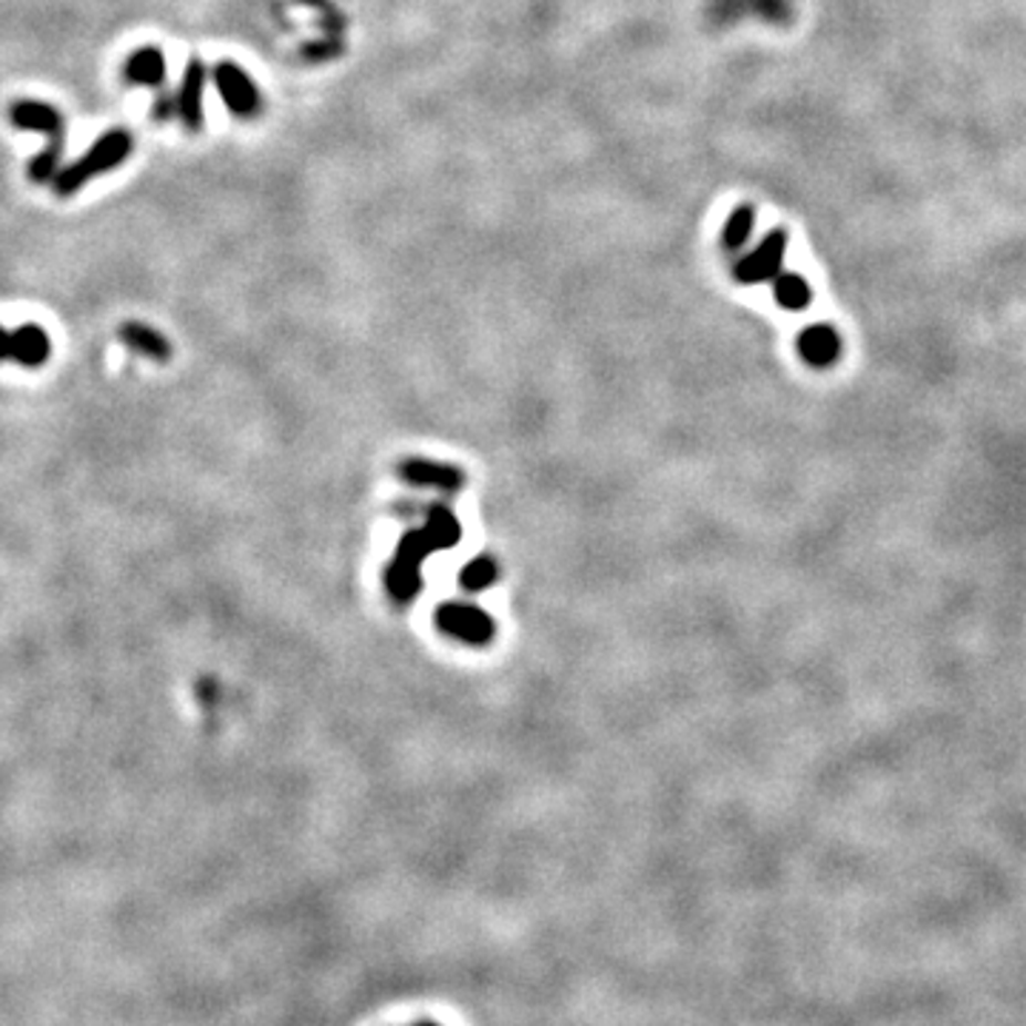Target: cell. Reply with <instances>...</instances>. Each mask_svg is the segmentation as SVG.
I'll use <instances>...</instances> for the list:
<instances>
[{"mask_svg":"<svg viewBox=\"0 0 1026 1026\" xmlns=\"http://www.w3.org/2000/svg\"><path fill=\"white\" fill-rule=\"evenodd\" d=\"M417 1026H437V1024H431V1020H422V1024H417Z\"/></svg>","mask_w":1026,"mask_h":1026,"instance_id":"obj_23","label":"cell"},{"mask_svg":"<svg viewBox=\"0 0 1026 1026\" xmlns=\"http://www.w3.org/2000/svg\"><path fill=\"white\" fill-rule=\"evenodd\" d=\"M753 226H756V209L750 203H742L727 217V223H724L722 231V243L727 245V249H742L750 240V234H753Z\"/></svg>","mask_w":1026,"mask_h":1026,"instance_id":"obj_15","label":"cell"},{"mask_svg":"<svg viewBox=\"0 0 1026 1026\" xmlns=\"http://www.w3.org/2000/svg\"><path fill=\"white\" fill-rule=\"evenodd\" d=\"M61 151H63V137H49L46 146L32 163H29V177L34 182H52L61 171Z\"/></svg>","mask_w":1026,"mask_h":1026,"instance_id":"obj_16","label":"cell"},{"mask_svg":"<svg viewBox=\"0 0 1026 1026\" xmlns=\"http://www.w3.org/2000/svg\"><path fill=\"white\" fill-rule=\"evenodd\" d=\"M52 354V339L38 325H23L18 332H9V359L21 368H41Z\"/></svg>","mask_w":1026,"mask_h":1026,"instance_id":"obj_8","label":"cell"},{"mask_svg":"<svg viewBox=\"0 0 1026 1026\" xmlns=\"http://www.w3.org/2000/svg\"><path fill=\"white\" fill-rule=\"evenodd\" d=\"M214 83H217L220 97H223V103L231 108V112H234L237 117H256V112H260V106H263V101H260V88H256V83L251 81L243 69L237 66V63H231V61L217 63Z\"/></svg>","mask_w":1026,"mask_h":1026,"instance_id":"obj_2","label":"cell"},{"mask_svg":"<svg viewBox=\"0 0 1026 1026\" xmlns=\"http://www.w3.org/2000/svg\"><path fill=\"white\" fill-rule=\"evenodd\" d=\"M402 477L413 485L439 488V491H460L462 488V473L451 465H439V462L411 460L402 465Z\"/></svg>","mask_w":1026,"mask_h":1026,"instance_id":"obj_10","label":"cell"},{"mask_svg":"<svg viewBox=\"0 0 1026 1026\" xmlns=\"http://www.w3.org/2000/svg\"><path fill=\"white\" fill-rule=\"evenodd\" d=\"M784 251H787V231L776 229L770 231L767 237L762 240L756 251H750L747 256H742L736 265V280L744 285L753 283H764V280H773L782 271L784 263Z\"/></svg>","mask_w":1026,"mask_h":1026,"instance_id":"obj_3","label":"cell"},{"mask_svg":"<svg viewBox=\"0 0 1026 1026\" xmlns=\"http://www.w3.org/2000/svg\"><path fill=\"white\" fill-rule=\"evenodd\" d=\"M171 115H177V101L169 92H163L155 101V121H169Z\"/></svg>","mask_w":1026,"mask_h":1026,"instance_id":"obj_21","label":"cell"},{"mask_svg":"<svg viewBox=\"0 0 1026 1026\" xmlns=\"http://www.w3.org/2000/svg\"><path fill=\"white\" fill-rule=\"evenodd\" d=\"M500 576V567L496 562L488 559V556H480V559H471L465 567H462V588L465 590H485L491 588L493 582Z\"/></svg>","mask_w":1026,"mask_h":1026,"instance_id":"obj_17","label":"cell"},{"mask_svg":"<svg viewBox=\"0 0 1026 1026\" xmlns=\"http://www.w3.org/2000/svg\"><path fill=\"white\" fill-rule=\"evenodd\" d=\"M294 3H303V7H311L314 12L320 14L317 27H323V32L328 38H339V32L345 29V14L334 7L332 0H294Z\"/></svg>","mask_w":1026,"mask_h":1026,"instance_id":"obj_18","label":"cell"},{"mask_svg":"<svg viewBox=\"0 0 1026 1026\" xmlns=\"http://www.w3.org/2000/svg\"><path fill=\"white\" fill-rule=\"evenodd\" d=\"M431 554H433V547H431V542H428V536L422 534V531H411V534H406L402 540H399L397 559L408 562V565L419 567L422 562H426V556H431Z\"/></svg>","mask_w":1026,"mask_h":1026,"instance_id":"obj_19","label":"cell"},{"mask_svg":"<svg viewBox=\"0 0 1026 1026\" xmlns=\"http://www.w3.org/2000/svg\"><path fill=\"white\" fill-rule=\"evenodd\" d=\"M132 149H135V140H132V135H128L126 128H108L106 135L97 137V143L92 149H86L75 163H69V166H63V169L57 171V177L52 180L54 191L61 197L75 195V191L88 186L95 177L123 166L126 157L132 155Z\"/></svg>","mask_w":1026,"mask_h":1026,"instance_id":"obj_1","label":"cell"},{"mask_svg":"<svg viewBox=\"0 0 1026 1026\" xmlns=\"http://www.w3.org/2000/svg\"><path fill=\"white\" fill-rule=\"evenodd\" d=\"M9 359V332L7 328H0V363H7Z\"/></svg>","mask_w":1026,"mask_h":1026,"instance_id":"obj_22","label":"cell"},{"mask_svg":"<svg viewBox=\"0 0 1026 1026\" xmlns=\"http://www.w3.org/2000/svg\"><path fill=\"white\" fill-rule=\"evenodd\" d=\"M123 75L132 86H151L160 88L166 81V54L157 46H143L128 54Z\"/></svg>","mask_w":1026,"mask_h":1026,"instance_id":"obj_9","label":"cell"},{"mask_svg":"<svg viewBox=\"0 0 1026 1026\" xmlns=\"http://www.w3.org/2000/svg\"><path fill=\"white\" fill-rule=\"evenodd\" d=\"M121 339L128 345V348H132V352L143 354V357L160 359V363L171 357L169 339L163 337V334H157L155 328H149V325H143V323L121 325Z\"/></svg>","mask_w":1026,"mask_h":1026,"instance_id":"obj_11","label":"cell"},{"mask_svg":"<svg viewBox=\"0 0 1026 1026\" xmlns=\"http://www.w3.org/2000/svg\"><path fill=\"white\" fill-rule=\"evenodd\" d=\"M773 297L782 308L787 311H802L810 305L813 291L810 283L796 274V271H778L776 278H773Z\"/></svg>","mask_w":1026,"mask_h":1026,"instance_id":"obj_12","label":"cell"},{"mask_svg":"<svg viewBox=\"0 0 1026 1026\" xmlns=\"http://www.w3.org/2000/svg\"><path fill=\"white\" fill-rule=\"evenodd\" d=\"M385 585H388V594L397 601H413L419 588H422V576H419L417 565L394 559L391 565H388V570H385Z\"/></svg>","mask_w":1026,"mask_h":1026,"instance_id":"obj_14","label":"cell"},{"mask_svg":"<svg viewBox=\"0 0 1026 1026\" xmlns=\"http://www.w3.org/2000/svg\"><path fill=\"white\" fill-rule=\"evenodd\" d=\"M439 628L468 645H488L493 639V619L473 605H442L437 610Z\"/></svg>","mask_w":1026,"mask_h":1026,"instance_id":"obj_4","label":"cell"},{"mask_svg":"<svg viewBox=\"0 0 1026 1026\" xmlns=\"http://www.w3.org/2000/svg\"><path fill=\"white\" fill-rule=\"evenodd\" d=\"M9 121L14 128L41 132L49 137H63V115L43 101H18L9 108Z\"/></svg>","mask_w":1026,"mask_h":1026,"instance_id":"obj_6","label":"cell"},{"mask_svg":"<svg viewBox=\"0 0 1026 1026\" xmlns=\"http://www.w3.org/2000/svg\"><path fill=\"white\" fill-rule=\"evenodd\" d=\"M203 92H206V66L197 57H191L186 72H182L180 92H177V117L189 132L203 128Z\"/></svg>","mask_w":1026,"mask_h":1026,"instance_id":"obj_5","label":"cell"},{"mask_svg":"<svg viewBox=\"0 0 1026 1026\" xmlns=\"http://www.w3.org/2000/svg\"><path fill=\"white\" fill-rule=\"evenodd\" d=\"M345 52V43L339 38H325V41H314L305 43L303 46V57L305 61H332V57H339Z\"/></svg>","mask_w":1026,"mask_h":1026,"instance_id":"obj_20","label":"cell"},{"mask_svg":"<svg viewBox=\"0 0 1026 1026\" xmlns=\"http://www.w3.org/2000/svg\"><path fill=\"white\" fill-rule=\"evenodd\" d=\"M422 534L428 536V542H431V547L433 551H446V547H451V545H457V542H460V522H457V516H453L451 511H448V507H442V505H437V507H431V511H428V520H426V527H422Z\"/></svg>","mask_w":1026,"mask_h":1026,"instance_id":"obj_13","label":"cell"},{"mask_svg":"<svg viewBox=\"0 0 1026 1026\" xmlns=\"http://www.w3.org/2000/svg\"><path fill=\"white\" fill-rule=\"evenodd\" d=\"M798 354L804 363H810L813 368H830L838 357H841V337L830 325H810L804 328L796 339Z\"/></svg>","mask_w":1026,"mask_h":1026,"instance_id":"obj_7","label":"cell"}]
</instances>
